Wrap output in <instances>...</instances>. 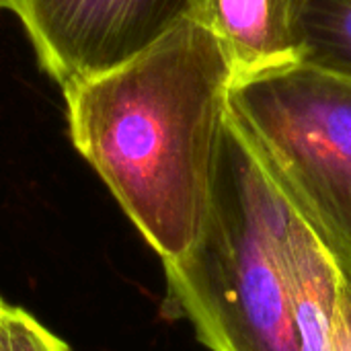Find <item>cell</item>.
<instances>
[{"label":"cell","mask_w":351,"mask_h":351,"mask_svg":"<svg viewBox=\"0 0 351 351\" xmlns=\"http://www.w3.org/2000/svg\"><path fill=\"white\" fill-rule=\"evenodd\" d=\"M230 62L202 19L64 93L76 150L160 261L197 239L228 115Z\"/></svg>","instance_id":"6da1fadb"},{"label":"cell","mask_w":351,"mask_h":351,"mask_svg":"<svg viewBox=\"0 0 351 351\" xmlns=\"http://www.w3.org/2000/svg\"><path fill=\"white\" fill-rule=\"evenodd\" d=\"M284 202L226 115L202 230L162 261L165 311L210 351H300L280 257Z\"/></svg>","instance_id":"7a4b0ae2"},{"label":"cell","mask_w":351,"mask_h":351,"mask_svg":"<svg viewBox=\"0 0 351 351\" xmlns=\"http://www.w3.org/2000/svg\"><path fill=\"white\" fill-rule=\"evenodd\" d=\"M228 119L337 261L351 263V80L313 64L230 84Z\"/></svg>","instance_id":"3957f363"},{"label":"cell","mask_w":351,"mask_h":351,"mask_svg":"<svg viewBox=\"0 0 351 351\" xmlns=\"http://www.w3.org/2000/svg\"><path fill=\"white\" fill-rule=\"evenodd\" d=\"M23 23L41 68L62 90L158 41L204 0H2Z\"/></svg>","instance_id":"277c9868"},{"label":"cell","mask_w":351,"mask_h":351,"mask_svg":"<svg viewBox=\"0 0 351 351\" xmlns=\"http://www.w3.org/2000/svg\"><path fill=\"white\" fill-rule=\"evenodd\" d=\"M308 0H204L199 19L220 41L232 82L304 62Z\"/></svg>","instance_id":"5b68a950"},{"label":"cell","mask_w":351,"mask_h":351,"mask_svg":"<svg viewBox=\"0 0 351 351\" xmlns=\"http://www.w3.org/2000/svg\"><path fill=\"white\" fill-rule=\"evenodd\" d=\"M280 257L300 351H329L339 263L288 199L280 214Z\"/></svg>","instance_id":"8992f818"},{"label":"cell","mask_w":351,"mask_h":351,"mask_svg":"<svg viewBox=\"0 0 351 351\" xmlns=\"http://www.w3.org/2000/svg\"><path fill=\"white\" fill-rule=\"evenodd\" d=\"M304 62L351 80V0H308Z\"/></svg>","instance_id":"52a82bcc"},{"label":"cell","mask_w":351,"mask_h":351,"mask_svg":"<svg viewBox=\"0 0 351 351\" xmlns=\"http://www.w3.org/2000/svg\"><path fill=\"white\" fill-rule=\"evenodd\" d=\"M2 348L4 351H72L33 315L8 302L2 308Z\"/></svg>","instance_id":"ba28073f"},{"label":"cell","mask_w":351,"mask_h":351,"mask_svg":"<svg viewBox=\"0 0 351 351\" xmlns=\"http://www.w3.org/2000/svg\"><path fill=\"white\" fill-rule=\"evenodd\" d=\"M339 263V294L329 351H351V263Z\"/></svg>","instance_id":"9c48e42d"},{"label":"cell","mask_w":351,"mask_h":351,"mask_svg":"<svg viewBox=\"0 0 351 351\" xmlns=\"http://www.w3.org/2000/svg\"><path fill=\"white\" fill-rule=\"evenodd\" d=\"M2 308H4V300L0 298V351H4L2 348Z\"/></svg>","instance_id":"30bf717a"},{"label":"cell","mask_w":351,"mask_h":351,"mask_svg":"<svg viewBox=\"0 0 351 351\" xmlns=\"http://www.w3.org/2000/svg\"><path fill=\"white\" fill-rule=\"evenodd\" d=\"M0 6H2V2H0Z\"/></svg>","instance_id":"8fae6325"},{"label":"cell","mask_w":351,"mask_h":351,"mask_svg":"<svg viewBox=\"0 0 351 351\" xmlns=\"http://www.w3.org/2000/svg\"><path fill=\"white\" fill-rule=\"evenodd\" d=\"M0 2H2V0H0Z\"/></svg>","instance_id":"7c38bea8"}]
</instances>
